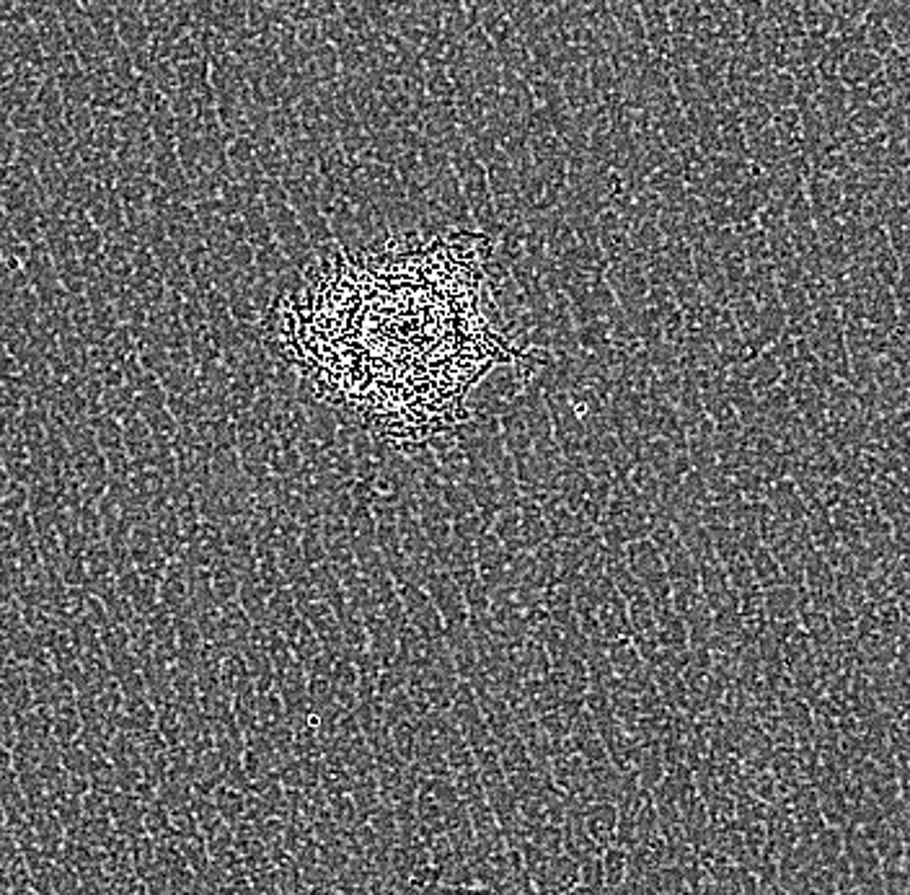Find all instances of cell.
<instances>
[{"instance_id": "obj_1", "label": "cell", "mask_w": 910, "mask_h": 895, "mask_svg": "<svg viewBox=\"0 0 910 895\" xmlns=\"http://www.w3.org/2000/svg\"><path fill=\"white\" fill-rule=\"evenodd\" d=\"M479 234L394 239L311 264L264 317L277 358L375 438L417 445L468 419V396L523 349L492 319Z\"/></svg>"}]
</instances>
